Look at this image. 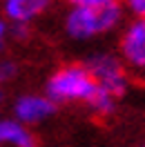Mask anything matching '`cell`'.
<instances>
[{
	"instance_id": "cell-1",
	"label": "cell",
	"mask_w": 145,
	"mask_h": 147,
	"mask_svg": "<svg viewBox=\"0 0 145 147\" xmlns=\"http://www.w3.org/2000/svg\"><path fill=\"white\" fill-rule=\"evenodd\" d=\"M121 18H123V9L118 0L107 5H74L72 11L67 13L65 29L76 40H87L116 29Z\"/></svg>"
},
{
	"instance_id": "cell-2",
	"label": "cell",
	"mask_w": 145,
	"mask_h": 147,
	"mask_svg": "<svg viewBox=\"0 0 145 147\" xmlns=\"http://www.w3.org/2000/svg\"><path fill=\"white\" fill-rule=\"evenodd\" d=\"M47 94L51 100L58 102H87L91 92L96 89V80L89 74L87 65H67L47 80Z\"/></svg>"
},
{
	"instance_id": "cell-3",
	"label": "cell",
	"mask_w": 145,
	"mask_h": 147,
	"mask_svg": "<svg viewBox=\"0 0 145 147\" xmlns=\"http://www.w3.org/2000/svg\"><path fill=\"white\" fill-rule=\"evenodd\" d=\"M87 69H89V74L94 76L96 85L105 87V89L112 92L116 98L125 94L127 85H129V78H127V74H125V67L118 63L114 56H109V54L94 56L89 63H87Z\"/></svg>"
},
{
	"instance_id": "cell-4",
	"label": "cell",
	"mask_w": 145,
	"mask_h": 147,
	"mask_svg": "<svg viewBox=\"0 0 145 147\" xmlns=\"http://www.w3.org/2000/svg\"><path fill=\"white\" fill-rule=\"evenodd\" d=\"M121 54L132 69L145 71V18H136L123 31Z\"/></svg>"
},
{
	"instance_id": "cell-5",
	"label": "cell",
	"mask_w": 145,
	"mask_h": 147,
	"mask_svg": "<svg viewBox=\"0 0 145 147\" xmlns=\"http://www.w3.org/2000/svg\"><path fill=\"white\" fill-rule=\"evenodd\" d=\"M56 111V102L49 96H36V94H27L20 96L16 105H14V114L20 123L25 125H34V123H43Z\"/></svg>"
},
{
	"instance_id": "cell-6",
	"label": "cell",
	"mask_w": 145,
	"mask_h": 147,
	"mask_svg": "<svg viewBox=\"0 0 145 147\" xmlns=\"http://www.w3.org/2000/svg\"><path fill=\"white\" fill-rule=\"evenodd\" d=\"M51 5V0H5V16L11 22H31Z\"/></svg>"
},
{
	"instance_id": "cell-7",
	"label": "cell",
	"mask_w": 145,
	"mask_h": 147,
	"mask_svg": "<svg viewBox=\"0 0 145 147\" xmlns=\"http://www.w3.org/2000/svg\"><path fill=\"white\" fill-rule=\"evenodd\" d=\"M0 145L36 147V138L18 118H5L0 120Z\"/></svg>"
},
{
	"instance_id": "cell-8",
	"label": "cell",
	"mask_w": 145,
	"mask_h": 147,
	"mask_svg": "<svg viewBox=\"0 0 145 147\" xmlns=\"http://www.w3.org/2000/svg\"><path fill=\"white\" fill-rule=\"evenodd\" d=\"M114 102H116V96L112 92H107L105 87H100L96 85V89L91 92V96L87 98V105H89L91 111H96L100 116H105V114H112L114 109Z\"/></svg>"
},
{
	"instance_id": "cell-9",
	"label": "cell",
	"mask_w": 145,
	"mask_h": 147,
	"mask_svg": "<svg viewBox=\"0 0 145 147\" xmlns=\"http://www.w3.org/2000/svg\"><path fill=\"white\" fill-rule=\"evenodd\" d=\"M125 9L136 18H145V0H125Z\"/></svg>"
},
{
	"instance_id": "cell-10",
	"label": "cell",
	"mask_w": 145,
	"mask_h": 147,
	"mask_svg": "<svg viewBox=\"0 0 145 147\" xmlns=\"http://www.w3.org/2000/svg\"><path fill=\"white\" fill-rule=\"evenodd\" d=\"M14 76H16V65H14V63H9V60L0 63V85L9 83Z\"/></svg>"
},
{
	"instance_id": "cell-11",
	"label": "cell",
	"mask_w": 145,
	"mask_h": 147,
	"mask_svg": "<svg viewBox=\"0 0 145 147\" xmlns=\"http://www.w3.org/2000/svg\"><path fill=\"white\" fill-rule=\"evenodd\" d=\"M72 5H107V2H116V0H69Z\"/></svg>"
},
{
	"instance_id": "cell-12",
	"label": "cell",
	"mask_w": 145,
	"mask_h": 147,
	"mask_svg": "<svg viewBox=\"0 0 145 147\" xmlns=\"http://www.w3.org/2000/svg\"><path fill=\"white\" fill-rule=\"evenodd\" d=\"M5 36H7V25L0 20V45H2V40H5Z\"/></svg>"
}]
</instances>
